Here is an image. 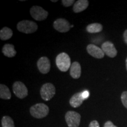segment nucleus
<instances>
[{
  "mask_svg": "<svg viewBox=\"0 0 127 127\" xmlns=\"http://www.w3.org/2000/svg\"><path fill=\"white\" fill-rule=\"evenodd\" d=\"M49 113V108L43 103H38L32 106L30 108V114L34 118L41 119L47 117Z\"/></svg>",
  "mask_w": 127,
  "mask_h": 127,
  "instance_id": "nucleus-1",
  "label": "nucleus"
},
{
  "mask_svg": "<svg viewBox=\"0 0 127 127\" xmlns=\"http://www.w3.org/2000/svg\"><path fill=\"white\" fill-rule=\"evenodd\" d=\"M55 62L57 67L62 72L67 71L72 64L70 57L65 52H62L57 55Z\"/></svg>",
  "mask_w": 127,
  "mask_h": 127,
  "instance_id": "nucleus-2",
  "label": "nucleus"
},
{
  "mask_svg": "<svg viewBox=\"0 0 127 127\" xmlns=\"http://www.w3.org/2000/svg\"><path fill=\"white\" fill-rule=\"evenodd\" d=\"M17 29L20 32L25 34H32L38 29V25L34 21L23 20L19 22L17 24Z\"/></svg>",
  "mask_w": 127,
  "mask_h": 127,
  "instance_id": "nucleus-3",
  "label": "nucleus"
},
{
  "mask_svg": "<svg viewBox=\"0 0 127 127\" xmlns=\"http://www.w3.org/2000/svg\"><path fill=\"white\" fill-rule=\"evenodd\" d=\"M55 94V87L51 83H46L44 84L40 90L41 98L44 101H50L53 98Z\"/></svg>",
  "mask_w": 127,
  "mask_h": 127,
  "instance_id": "nucleus-4",
  "label": "nucleus"
},
{
  "mask_svg": "<svg viewBox=\"0 0 127 127\" xmlns=\"http://www.w3.org/2000/svg\"><path fill=\"white\" fill-rule=\"evenodd\" d=\"M66 123L69 127H78L81 121V115L72 111H68L65 116Z\"/></svg>",
  "mask_w": 127,
  "mask_h": 127,
  "instance_id": "nucleus-5",
  "label": "nucleus"
},
{
  "mask_svg": "<svg viewBox=\"0 0 127 127\" xmlns=\"http://www.w3.org/2000/svg\"><path fill=\"white\" fill-rule=\"evenodd\" d=\"M30 14L35 20L38 21L45 20L48 15V12L39 6H32L30 9Z\"/></svg>",
  "mask_w": 127,
  "mask_h": 127,
  "instance_id": "nucleus-6",
  "label": "nucleus"
},
{
  "mask_svg": "<svg viewBox=\"0 0 127 127\" xmlns=\"http://www.w3.org/2000/svg\"><path fill=\"white\" fill-rule=\"evenodd\" d=\"M12 90L17 97L23 99L28 95V89L25 85L20 81L15 82L12 85Z\"/></svg>",
  "mask_w": 127,
  "mask_h": 127,
  "instance_id": "nucleus-7",
  "label": "nucleus"
},
{
  "mask_svg": "<svg viewBox=\"0 0 127 127\" xmlns=\"http://www.w3.org/2000/svg\"><path fill=\"white\" fill-rule=\"evenodd\" d=\"M54 28L60 32H66L70 30L69 22L64 18H58L54 22Z\"/></svg>",
  "mask_w": 127,
  "mask_h": 127,
  "instance_id": "nucleus-8",
  "label": "nucleus"
},
{
  "mask_svg": "<svg viewBox=\"0 0 127 127\" xmlns=\"http://www.w3.org/2000/svg\"><path fill=\"white\" fill-rule=\"evenodd\" d=\"M37 66L39 71L43 74L48 73L50 71L51 63L47 57H42L38 60Z\"/></svg>",
  "mask_w": 127,
  "mask_h": 127,
  "instance_id": "nucleus-9",
  "label": "nucleus"
},
{
  "mask_svg": "<svg viewBox=\"0 0 127 127\" xmlns=\"http://www.w3.org/2000/svg\"><path fill=\"white\" fill-rule=\"evenodd\" d=\"M101 49L105 54L111 58H114L117 56V51L115 46L110 41H106L101 45Z\"/></svg>",
  "mask_w": 127,
  "mask_h": 127,
  "instance_id": "nucleus-10",
  "label": "nucleus"
},
{
  "mask_svg": "<svg viewBox=\"0 0 127 127\" xmlns=\"http://www.w3.org/2000/svg\"><path fill=\"white\" fill-rule=\"evenodd\" d=\"M87 51L90 55L98 59L104 58L105 55L102 49L94 44H89L87 47Z\"/></svg>",
  "mask_w": 127,
  "mask_h": 127,
  "instance_id": "nucleus-11",
  "label": "nucleus"
},
{
  "mask_svg": "<svg viewBox=\"0 0 127 127\" xmlns=\"http://www.w3.org/2000/svg\"><path fill=\"white\" fill-rule=\"evenodd\" d=\"M70 75L74 79H78L81 75V66L78 62H74L70 68Z\"/></svg>",
  "mask_w": 127,
  "mask_h": 127,
  "instance_id": "nucleus-12",
  "label": "nucleus"
},
{
  "mask_svg": "<svg viewBox=\"0 0 127 127\" xmlns=\"http://www.w3.org/2000/svg\"><path fill=\"white\" fill-rule=\"evenodd\" d=\"M84 101L82 96V92L76 93L69 100V104L73 108H77L81 105Z\"/></svg>",
  "mask_w": 127,
  "mask_h": 127,
  "instance_id": "nucleus-13",
  "label": "nucleus"
},
{
  "mask_svg": "<svg viewBox=\"0 0 127 127\" xmlns=\"http://www.w3.org/2000/svg\"><path fill=\"white\" fill-rule=\"evenodd\" d=\"M89 5V1L87 0H78L76 1L73 7V11L75 13H79L87 8Z\"/></svg>",
  "mask_w": 127,
  "mask_h": 127,
  "instance_id": "nucleus-14",
  "label": "nucleus"
},
{
  "mask_svg": "<svg viewBox=\"0 0 127 127\" xmlns=\"http://www.w3.org/2000/svg\"><path fill=\"white\" fill-rule=\"evenodd\" d=\"M2 52L5 56L9 58L14 57L17 54V51L15 50L14 46L9 44H7L4 45L2 49Z\"/></svg>",
  "mask_w": 127,
  "mask_h": 127,
  "instance_id": "nucleus-15",
  "label": "nucleus"
},
{
  "mask_svg": "<svg viewBox=\"0 0 127 127\" xmlns=\"http://www.w3.org/2000/svg\"><path fill=\"white\" fill-rule=\"evenodd\" d=\"M0 98L3 99H9L11 98V94L9 88L4 84L0 85Z\"/></svg>",
  "mask_w": 127,
  "mask_h": 127,
  "instance_id": "nucleus-16",
  "label": "nucleus"
},
{
  "mask_svg": "<svg viewBox=\"0 0 127 127\" xmlns=\"http://www.w3.org/2000/svg\"><path fill=\"white\" fill-rule=\"evenodd\" d=\"M12 35L13 32L9 28L4 27L0 31V38L1 40H8L12 37Z\"/></svg>",
  "mask_w": 127,
  "mask_h": 127,
  "instance_id": "nucleus-17",
  "label": "nucleus"
},
{
  "mask_svg": "<svg viewBox=\"0 0 127 127\" xmlns=\"http://www.w3.org/2000/svg\"><path fill=\"white\" fill-rule=\"evenodd\" d=\"M102 25L99 23H93L87 25L86 30L88 32L91 33H98L102 30Z\"/></svg>",
  "mask_w": 127,
  "mask_h": 127,
  "instance_id": "nucleus-18",
  "label": "nucleus"
},
{
  "mask_svg": "<svg viewBox=\"0 0 127 127\" xmlns=\"http://www.w3.org/2000/svg\"><path fill=\"white\" fill-rule=\"evenodd\" d=\"M2 127H15L12 119L9 116H4L1 121Z\"/></svg>",
  "mask_w": 127,
  "mask_h": 127,
  "instance_id": "nucleus-19",
  "label": "nucleus"
},
{
  "mask_svg": "<svg viewBox=\"0 0 127 127\" xmlns=\"http://www.w3.org/2000/svg\"><path fill=\"white\" fill-rule=\"evenodd\" d=\"M121 98L124 106L127 108V91H124L122 93Z\"/></svg>",
  "mask_w": 127,
  "mask_h": 127,
  "instance_id": "nucleus-20",
  "label": "nucleus"
},
{
  "mask_svg": "<svg viewBox=\"0 0 127 127\" xmlns=\"http://www.w3.org/2000/svg\"><path fill=\"white\" fill-rule=\"evenodd\" d=\"M74 2H75L74 0H63L62 1V4L65 7H68L69 6H71Z\"/></svg>",
  "mask_w": 127,
  "mask_h": 127,
  "instance_id": "nucleus-21",
  "label": "nucleus"
},
{
  "mask_svg": "<svg viewBox=\"0 0 127 127\" xmlns=\"http://www.w3.org/2000/svg\"><path fill=\"white\" fill-rule=\"evenodd\" d=\"M89 127H99V124L97 121L94 120L90 123Z\"/></svg>",
  "mask_w": 127,
  "mask_h": 127,
  "instance_id": "nucleus-22",
  "label": "nucleus"
},
{
  "mask_svg": "<svg viewBox=\"0 0 127 127\" xmlns=\"http://www.w3.org/2000/svg\"><path fill=\"white\" fill-rule=\"evenodd\" d=\"M82 96L84 100L87 99L89 97V96H90V93H89L88 91H84L82 92Z\"/></svg>",
  "mask_w": 127,
  "mask_h": 127,
  "instance_id": "nucleus-23",
  "label": "nucleus"
},
{
  "mask_svg": "<svg viewBox=\"0 0 127 127\" xmlns=\"http://www.w3.org/2000/svg\"><path fill=\"white\" fill-rule=\"evenodd\" d=\"M104 127H117L115 126V125H114V124L111 121H108L106 122V123H105Z\"/></svg>",
  "mask_w": 127,
  "mask_h": 127,
  "instance_id": "nucleus-24",
  "label": "nucleus"
},
{
  "mask_svg": "<svg viewBox=\"0 0 127 127\" xmlns=\"http://www.w3.org/2000/svg\"><path fill=\"white\" fill-rule=\"evenodd\" d=\"M124 39L125 42L127 44V30H125L124 32Z\"/></svg>",
  "mask_w": 127,
  "mask_h": 127,
  "instance_id": "nucleus-25",
  "label": "nucleus"
},
{
  "mask_svg": "<svg viewBox=\"0 0 127 127\" xmlns=\"http://www.w3.org/2000/svg\"><path fill=\"white\" fill-rule=\"evenodd\" d=\"M51 2H56L58 1V0H51Z\"/></svg>",
  "mask_w": 127,
  "mask_h": 127,
  "instance_id": "nucleus-26",
  "label": "nucleus"
},
{
  "mask_svg": "<svg viewBox=\"0 0 127 127\" xmlns=\"http://www.w3.org/2000/svg\"><path fill=\"white\" fill-rule=\"evenodd\" d=\"M126 68H127V58L126 59Z\"/></svg>",
  "mask_w": 127,
  "mask_h": 127,
  "instance_id": "nucleus-27",
  "label": "nucleus"
}]
</instances>
